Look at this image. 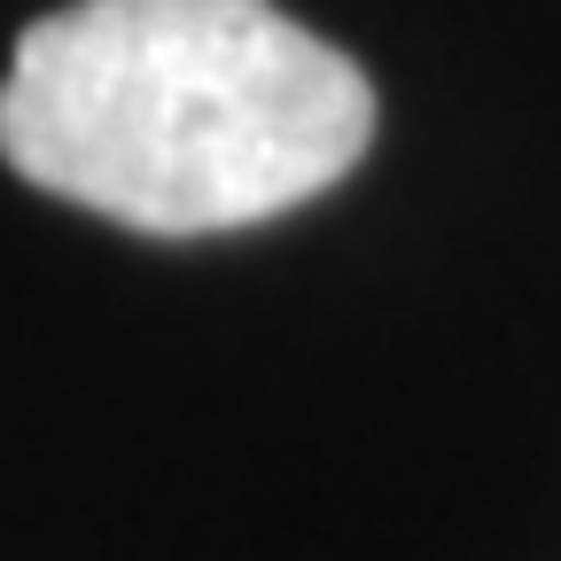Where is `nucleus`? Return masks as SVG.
Returning <instances> with one entry per match:
<instances>
[{"label": "nucleus", "mask_w": 561, "mask_h": 561, "mask_svg": "<svg viewBox=\"0 0 561 561\" xmlns=\"http://www.w3.org/2000/svg\"><path fill=\"white\" fill-rule=\"evenodd\" d=\"M375 149V87L280 0H62L0 79V157L133 234H234Z\"/></svg>", "instance_id": "nucleus-1"}]
</instances>
